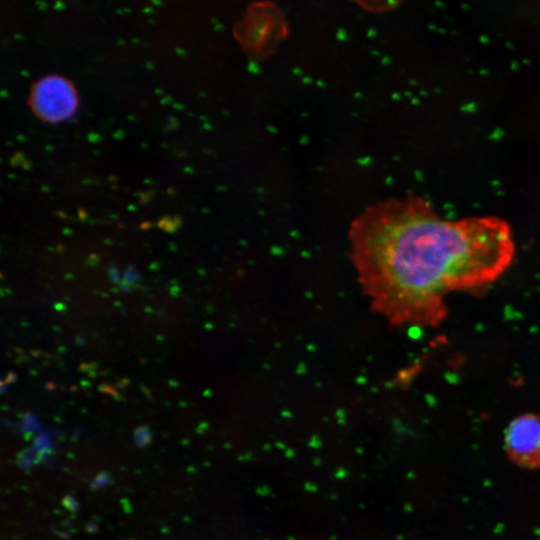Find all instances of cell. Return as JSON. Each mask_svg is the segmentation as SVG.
<instances>
[{"label": "cell", "instance_id": "6da1fadb", "mask_svg": "<svg viewBox=\"0 0 540 540\" xmlns=\"http://www.w3.org/2000/svg\"><path fill=\"white\" fill-rule=\"evenodd\" d=\"M349 243L371 308L393 326H438L449 294L488 287L515 255L503 219H443L414 195L367 207L353 220Z\"/></svg>", "mask_w": 540, "mask_h": 540}, {"label": "cell", "instance_id": "7a4b0ae2", "mask_svg": "<svg viewBox=\"0 0 540 540\" xmlns=\"http://www.w3.org/2000/svg\"><path fill=\"white\" fill-rule=\"evenodd\" d=\"M505 447L515 464L530 469L540 468V415L516 417L506 430Z\"/></svg>", "mask_w": 540, "mask_h": 540}, {"label": "cell", "instance_id": "3957f363", "mask_svg": "<svg viewBox=\"0 0 540 540\" xmlns=\"http://www.w3.org/2000/svg\"><path fill=\"white\" fill-rule=\"evenodd\" d=\"M35 112L47 121H59L69 117L76 106V94L71 84L58 76L40 80L32 92Z\"/></svg>", "mask_w": 540, "mask_h": 540}]
</instances>
